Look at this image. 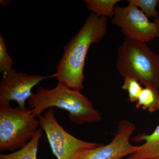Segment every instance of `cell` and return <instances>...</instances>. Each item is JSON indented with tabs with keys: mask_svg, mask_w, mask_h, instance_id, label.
Instances as JSON below:
<instances>
[{
	"mask_svg": "<svg viewBox=\"0 0 159 159\" xmlns=\"http://www.w3.org/2000/svg\"><path fill=\"white\" fill-rule=\"evenodd\" d=\"M39 119L30 109L0 104V151H16L23 148L36 134Z\"/></svg>",
	"mask_w": 159,
	"mask_h": 159,
	"instance_id": "cell-4",
	"label": "cell"
},
{
	"mask_svg": "<svg viewBox=\"0 0 159 159\" xmlns=\"http://www.w3.org/2000/svg\"><path fill=\"white\" fill-rule=\"evenodd\" d=\"M124 79V83L121 87L122 89L128 92L129 100L130 102H137L143 88L135 78L127 77Z\"/></svg>",
	"mask_w": 159,
	"mask_h": 159,
	"instance_id": "cell-14",
	"label": "cell"
},
{
	"mask_svg": "<svg viewBox=\"0 0 159 159\" xmlns=\"http://www.w3.org/2000/svg\"><path fill=\"white\" fill-rule=\"evenodd\" d=\"M43 130L39 129L33 138L23 148L12 153L0 155V159H37V152Z\"/></svg>",
	"mask_w": 159,
	"mask_h": 159,
	"instance_id": "cell-10",
	"label": "cell"
},
{
	"mask_svg": "<svg viewBox=\"0 0 159 159\" xmlns=\"http://www.w3.org/2000/svg\"><path fill=\"white\" fill-rule=\"evenodd\" d=\"M119 0H84L87 9L99 16L112 18Z\"/></svg>",
	"mask_w": 159,
	"mask_h": 159,
	"instance_id": "cell-12",
	"label": "cell"
},
{
	"mask_svg": "<svg viewBox=\"0 0 159 159\" xmlns=\"http://www.w3.org/2000/svg\"><path fill=\"white\" fill-rule=\"evenodd\" d=\"M39 119L40 126L45 133L52 153L57 159H79L85 152L103 144L83 141L69 133L57 122L52 108Z\"/></svg>",
	"mask_w": 159,
	"mask_h": 159,
	"instance_id": "cell-5",
	"label": "cell"
},
{
	"mask_svg": "<svg viewBox=\"0 0 159 159\" xmlns=\"http://www.w3.org/2000/svg\"><path fill=\"white\" fill-rule=\"evenodd\" d=\"M11 2V1L9 0H1L0 4L2 6H8Z\"/></svg>",
	"mask_w": 159,
	"mask_h": 159,
	"instance_id": "cell-16",
	"label": "cell"
},
{
	"mask_svg": "<svg viewBox=\"0 0 159 159\" xmlns=\"http://www.w3.org/2000/svg\"><path fill=\"white\" fill-rule=\"evenodd\" d=\"M29 104L36 118L46 110L55 107L68 112L70 120L78 125L96 123L102 119V114L85 95L59 83L52 89L40 87L32 93Z\"/></svg>",
	"mask_w": 159,
	"mask_h": 159,
	"instance_id": "cell-2",
	"label": "cell"
},
{
	"mask_svg": "<svg viewBox=\"0 0 159 159\" xmlns=\"http://www.w3.org/2000/svg\"><path fill=\"white\" fill-rule=\"evenodd\" d=\"M153 22L156 25L157 27L158 30L159 32L158 38H159V16L157 18L155 19Z\"/></svg>",
	"mask_w": 159,
	"mask_h": 159,
	"instance_id": "cell-17",
	"label": "cell"
},
{
	"mask_svg": "<svg viewBox=\"0 0 159 159\" xmlns=\"http://www.w3.org/2000/svg\"><path fill=\"white\" fill-rule=\"evenodd\" d=\"M107 18L93 13L89 15L77 34L64 47L63 54L56 69L59 83L74 90L84 89L85 59L92 44L97 43L107 33Z\"/></svg>",
	"mask_w": 159,
	"mask_h": 159,
	"instance_id": "cell-1",
	"label": "cell"
},
{
	"mask_svg": "<svg viewBox=\"0 0 159 159\" xmlns=\"http://www.w3.org/2000/svg\"><path fill=\"white\" fill-rule=\"evenodd\" d=\"M135 142H144L139 150L128 157V159H152L159 156V125L152 133L139 134L133 138Z\"/></svg>",
	"mask_w": 159,
	"mask_h": 159,
	"instance_id": "cell-9",
	"label": "cell"
},
{
	"mask_svg": "<svg viewBox=\"0 0 159 159\" xmlns=\"http://www.w3.org/2000/svg\"><path fill=\"white\" fill-rule=\"evenodd\" d=\"M12 58L9 56L5 39L0 34V73L3 74L8 73L12 69L13 64Z\"/></svg>",
	"mask_w": 159,
	"mask_h": 159,
	"instance_id": "cell-15",
	"label": "cell"
},
{
	"mask_svg": "<svg viewBox=\"0 0 159 159\" xmlns=\"http://www.w3.org/2000/svg\"><path fill=\"white\" fill-rule=\"evenodd\" d=\"M111 23L119 27L129 39L147 43L159 37L156 25L133 5L116 7Z\"/></svg>",
	"mask_w": 159,
	"mask_h": 159,
	"instance_id": "cell-6",
	"label": "cell"
},
{
	"mask_svg": "<svg viewBox=\"0 0 159 159\" xmlns=\"http://www.w3.org/2000/svg\"><path fill=\"white\" fill-rule=\"evenodd\" d=\"M152 159H159V156L157 157L156 158H155Z\"/></svg>",
	"mask_w": 159,
	"mask_h": 159,
	"instance_id": "cell-18",
	"label": "cell"
},
{
	"mask_svg": "<svg viewBox=\"0 0 159 159\" xmlns=\"http://www.w3.org/2000/svg\"><path fill=\"white\" fill-rule=\"evenodd\" d=\"M3 75L0 81V104L15 101L18 107L23 110L28 109L26 101L31 98L34 86L45 80L56 77V74L48 76L29 75L13 69Z\"/></svg>",
	"mask_w": 159,
	"mask_h": 159,
	"instance_id": "cell-7",
	"label": "cell"
},
{
	"mask_svg": "<svg viewBox=\"0 0 159 159\" xmlns=\"http://www.w3.org/2000/svg\"><path fill=\"white\" fill-rule=\"evenodd\" d=\"M135 129L133 122L127 119L121 120L110 143L85 152L79 159H122L129 156L140 148V145H134L130 142Z\"/></svg>",
	"mask_w": 159,
	"mask_h": 159,
	"instance_id": "cell-8",
	"label": "cell"
},
{
	"mask_svg": "<svg viewBox=\"0 0 159 159\" xmlns=\"http://www.w3.org/2000/svg\"><path fill=\"white\" fill-rule=\"evenodd\" d=\"M136 107L151 113L159 111L158 89L150 86L143 88L136 102Z\"/></svg>",
	"mask_w": 159,
	"mask_h": 159,
	"instance_id": "cell-11",
	"label": "cell"
},
{
	"mask_svg": "<svg viewBox=\"0 0 159 159\" xmlns=\"http://www.w3.org/2000/svg\"><path fill=\"white\" fill-rule=\"evenodd\" d=\"M116 66L123 78L133 77L145 87L159 89V54L147 43L125 38L118 49Z\"/></svg>",
	"mask_w": 159,
	"mask_h": 159,
	"instance_id": "cell-3",
	"label": "cell"
},
{
	"mask_svg": "<svg viewBox=\"0 0 159 159\" xmlns=\"http://www.w3.org/2000/svg\"></svg>",
	"mask_w": 159,
	"mask_h": 159,
	"instance_id": "cell-19",
	"label": "cell"
},
{
	"mask_svg": "<svg viewBox=\"0 0 159 159\" xmlns=\"http://www.w3.org/2000/svg\"><path fill=\"white\" fill-rule=\"evenodd\" d=\"M129 5L136 6L148 17L157 18L159 16L157 10L159 6V0H128Z\"/></svg>",
	"mask_w": 159,
	"mask_h": 159,
	"instance_id": "cell-13",
	"label": "cell"
}]
</instances>
